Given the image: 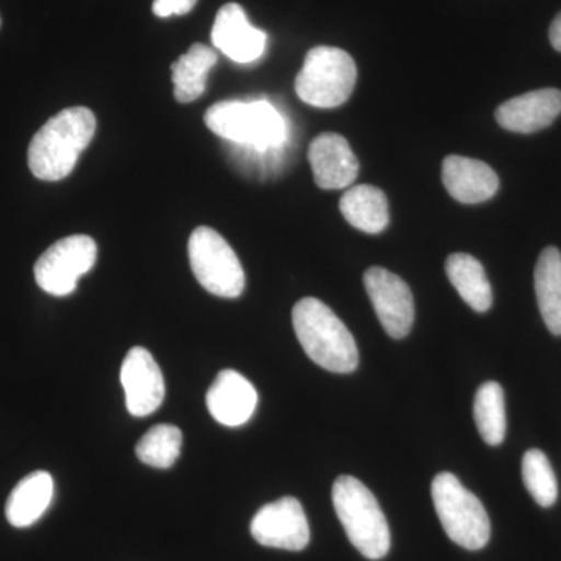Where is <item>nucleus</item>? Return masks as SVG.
<instances>
[{
    "label": "nucleus",
    "instance_id": "nucleus-1",
    "mask_svg": "<svg viewBox=\"0 0 561 561\" xmlns=\"http://www.w3.org/2000/svg\"><path fill=\"white\" fill-rule=\"evenodd\" d=\"M95 128L94 114L83 106L62 110L47 121L28 147V168L33 175L43 181L66 179L90 146Z\"/></svg>",
    "mask_w": 561,
    "mask_h": 561
},
{
    "label": "nucleus",
    "instance_id": "nucleus-2",
    "mask_svg": "<svg viewBox=\"0 0 561 561\" xmlns=\"http://www.w3.org/2000/svg\"><path fill=\"white\" fill-rule=\"evenodd\" d=\"M295 334L309 359L324 370L353 373L359 365L356 341L343 321L317 298H302L291 312Z\"/></svg>",
    "mask_w": 561,
    "mask_h": 561
},
{
    "label": "nucleus",
    "instance_id": "nucleus-3",
    "mask_svg": "<svg viewBox=\"0 0 561 561\" xmlns=\"http://www.w3.org/2000/svg\"><path fill=\"white\" fill-rule=\"evenodd\" d=\"M205 124L234 146L261 151L284 149L289 136L283 114L267 101L216 103L206 111Z\"/></svg>",
    "mask_w": 561,
    "mask_h": 561
},
{
    "label": "nucleus",
    "instance_id": "nucleus-4",
    "mask_svg": "<svg viewBox=\"0 0 561 561\" xmlns=\"http://www.w3.org/2000/svg\"><path fill=\"white\" fill-rule=\"evenodd\" d=\"M332 502L351 545L368 560L390 551V529L381 505L353 476H341L332 486Z\"/></svg>",
    "mask_w": 561,
    "mask_h": 561
},
{
    "label": "nucleus",
    "instance_id": "nucleus-5",
    "mask_svg": "<svg viewBox=\"0 0 561 561\" xmlns=\"http://www.w3.org/2000/svg\"><path fill=\"white\" fill-rule=\"evenodd\" d=\"M432 501L449 540L468 551H481L490 541L489 513L478 496L465 489L453 472L432 481Z\"/></svg>",
    "mask_w": 561,
    "mask_h": 561
},
{
    "label": "nucleus",
    "instance_id": "nucleus-6",
    "mask_svg": "<svg viewBox=\"0 0 561 561\" xmlns=\"http://www.w3.org/2000/svg\"><path fill=\"white\" fill-rule=\"evenodd\" d=\"M356 62L345 50L319 46L308 51L295 80L298 98L316 108H337L356 87Z\"/></svg>",
    "mask_w": 561,
    "mask_h": 561
},
{
    "label": "nucleus",
    "instance_id": "nucleus-7",
    "mask_svg": "<svg viewBox=\"0 0 561 561\" xmlns=\"http://www.w3.org/2000/svg\"><path fill=\"white\" fill-rule=\"evenodd\" d=\"M187 251L195 278L209 294L220 298L241 297L245 273L224 236L213 228L198 227L191 234Z\"/></svg>",
    "mask_w": 561,
    "mask_h": 561
},
{
    "label": "nucleus",
    "instance_id": "nucleus-8",
    "mask_svg": "<svg viewBox=\"0 0 561 561\" xmlns=\"http://www.w3.org/2000/svg\"><path fill=\"white\" fill-rule=\"evenodd\" d=\"M98 243L90 236H68L49 247L35 264L36 284L54 297H68L94 267Z\"/></svg>",
    "mask_w": 561,
    "mask_h": 561
},
{
    "label": "nucleus",
    "instance_id": "nucleus-9",
    "mask_svg": "<svg viewBox=\"0 0 561 561\" xmlns=\"http://www.w3.org/2000/svg\"><path fill=\"white\" fill-rule=\"evenodd\" d=\"M250 530L260 545L283 551H302L311 541L305 508L291 496L264 505L254 515Z\"/></svg>",
    "mask_w": 561,
    "mask_h": 561
},
{
    "label": "nucleus",
    "instance_id": "nucleus-10",
    "mask_svg": "<svg viewBox=\"0 0 561 561\" xmlns=\"http://www.w3.org/2000/svg\"><path fill=\"white\" fill-rule=\"evenodd\" d=\"M364 284L383 330L390 337L404 339L415 320L411 287L400 276L382 267L368 268Z\"/></svg>",
    "mask_w": 561,
    "mask_h": 561
},
{
    "label": "nucleus",
    "instance_id": "nucleus-11",
    "mask_svg": "<svg viewBox=\"0 0 561 561\" xmlns=\"http://www.w3.org/2000/svg\"><path fill=\"white\" fill-rule=\"evenodd\" d=\"M125 402L133 416H149L164 401L165 386L160 365L149 350L135 346L128 351L121 368Z\"/></svg>",
    "mask_w": 561,
    "mask_h": 561
},
{
    "label": "nucleus",
    "instance_id": "nucleus-12",
    "mask_svg": "<svg viewBox=\"0 0 561 561\" xmlns=\"http://www.w3.org/2000/svg\"><path fill=\"white\" fill-rule=\"evenodd\" d=\"M210 38L216 49L230 60L247 65L260 60L267 46V35L253 27L239 3L221 7L214 22Z\"/></svg>",
    "mask_w": 561,
    "mask_h": 561
},
{
    "label": "nucleus",
    "instance_id": "nucleus-13",
    "mask_svg": "<svg viewBox=\"0 0 561 561\" xmlns=\"http://www.w3.org/2000/svg\"><path fill=\"white\" fill-rule=\"evenodd\" d=\"M309 164L321 190H345L359 175V160L348 140L337 133H321L309 146Z\"/></svg>",
    "mask_w": 561,
    "mask_h": 561
},
{
    "label": "nucleus",
    "instance_id": "nucleus-14",
    "mask_svg": "<svg viewBox=\"0 0 561 561\" xmlns=\"http://www.w3.org/2000/svg\"><path fill=\"white\" fill-rule=\"evenodd\" d=\"M206 405L217 423L239 427L256 411L257 391L241 373L224 370L209 387Z\"/></svg>",
    "mask_w": 561,
    "mask_h": 561
},
{
    "label": "nucleus",
    "instance_id": "nucleus-15",
    "mask_svg": "<svg viewBox=\"0 0 561 561\" xmlns=\"http://www.w3.org/2000/svg\"><path fill=\"white\" fill-rule=\"evenodd\" d=\"M560 113L561 91L546 88L502 103L496 110V121L505 130L530 135L549 127Z\"/></svg>",
    "mask_w": 561,
    "mask_h": 561
},
{
    "label": "nucleus",
    "instance_id": "nucleus-16",
    "mask_svg": "<svg viewBox=\"0 0 561 561\" xmlns=\"http://www.w3.org/2000/svg\"><path fill=\"white\" fill-rule=\"evenodd\" d=\"M442 179L451 197L465 205L490 201L500 190V179L489 164L457 154L443 161Z\"/></svg>",
    "mask_w": 561,
    "mask_h": 561
},
{
    "label": "nucleus",
    "instance_id": "nucleus-17",
    "mask_svg": "<svg viewBox=\"0 0 561 561\" xmlns=\"http://www.w3.org/2000/svg\"><path fill=\"white\" fill-rule=\"evenodd\" d=\"M51 497H54V479L49 472H32L11 491L5 505L7 519L18 529L31 527L49 508Z\"/></svg>",
    "mask_w": 561,
    "mask_h": 561
},
{
    "label": "nucleus",
    "instance_id": "nucleus-18",
    "mask_svg": "<svg viewBox=\"0 0 561 561\" xmlns=\"http://www.w3.org/2000/svg\"><path fill=\"white\" fill-rule=\"evenodd\" d=\"M341 210L351 227L368 234H379L390 220L386 194L370 184L350 187L341 198Z\"/></svg>",
    "mask_w": 561,
    "mask_h": 561
},
{
    "label": "nucleus",
    "instance_id": "nucleus-19",
    "mask_svg": "<svg viewBox=\"0 0 561 561\" xmlns=\"http://www.w3.org/2000/svg\"><path fill=\"white\" fill-rule=\"evenodd\" d=\"M535 291L546 327L553 335H561V253L556 247L542 250L538 257Z\"/></svg>",
    "mask_w": 561,
    "mask_h": 561
},
{
    "label": "nucleus",
    "instance_id": "nucleus-20",
    "mask_svg": "<svg viewBox=\"0 0 561 561\" xmlns=\"http://www.w3.org/2000/svg\"><path fill=\"white\" fill-rule=\"evenodd\" d=\"M216 50L205 44H192L187 54L172 65L173 94L180 103H191L202 98L208 83L209 70L216 66Z\"/></svg>",
    "mask_w": 561,
    "mask_h": 561
},
{
    "label": "nucleus",
    "instance_id": "nucleus-21",
    "mask_svg": "<svg viewBox=\"0 0 561 561\" xmlns=\"http://www.w3.org/2000/svg\"><path fill=\"white\" fill-rule=\"evenodd\" d=\"M446 275L461 300L476 312H486L493 305V291L481 262L467 253H454L446 260Z\"/></svg>",
    "mask_w": 561,
    "mask_h": 561
},
{
    "label": "nucleus",
    "instance_id": "nucleus-22",
    "mask_svg": "<svg viewBox=\"0 0 561 561\" xmlns=\"http://www.w3.org/2000/svg\"><path fill=\"white\" fill-rule=\"evenodd\" d=\"M474 421L482 440L490 446H500L507 431L505 397L501 383L485 382L479 387L474 398Z\"/></svg>",
    "mask_w": 561,
    "mask_h": 561
},
{
    "label": "nucleus",
    "instance_id": "nucleus-23",
    "mask_svg": "<svg viewBox=\"0 0 561 561\" xmlns=\"http://www.w3.org/2000/svg\"><path fill=\"white\" fill-rule=\"evenodd\" d=\"M183 432L173 424H157L136 445V456L151 468L168 470L179 460Z\"/></svg>",
    "mask_w": 561,
    "mask_h": 561
},
{
    "label": "nucleus",
    "instance_id": "nucleus-24",
    "mask_svg": "<svg viewBox=\"0 0 561 561\" xmlns=\"http://www.w3.org/2000/svg\"><path fill=\"white\" fill-rule=\"evenodd\" d=\"M523 481L530 496L541 507H552L559 497V483L551 461L540 449H529L523 457Z\"/></svg>",
    "mask_w": 561,
    "mask_h": 561
},
{
    "label": "nucleus",
    "instance_id": "nucleus-25",
    "mask_svg": "<svg viewBox=\"0 0 561 561\" xmlns=\"http://www.w3.org/2000/svg\"><path fill=\"white\" fill-rule=\"evenodd\" d=\"M198 0H154L153 13L158 18L183 16L190 13Z\"/></svg>",
    "mask_w": 561,
    "mask_h": 561
},
{
    "label": "nucleus",
    "instance_id": "nucleus-26",
    "mask_svg": "<svg viewBox=\"0 0 561 561\" xmlns=\"http://www.w3.org/2000/svg\"><path fill=\"white\" fill-rule=\"evenodd\" d=\"M549 39H551L553 49L561 51V11L549 28Z\"/></svg>",
    "mask_w": 561,
    "mask_h": 561
},
{
    "label": "nucleus",
    "instance_id": "nucleus-27",
    "mask_svg": "<svg viewBox=\"0 0 561 561\" xmlns=\"http://www.w3.org/2000/svg\"><path fill=\"white\" fill-rule=\"evenodd\" d=\"M0 25H2V20H0Z\"/></svg>",
    "mask_w": 561,
    "mask_h": 561
}]
</instances>
